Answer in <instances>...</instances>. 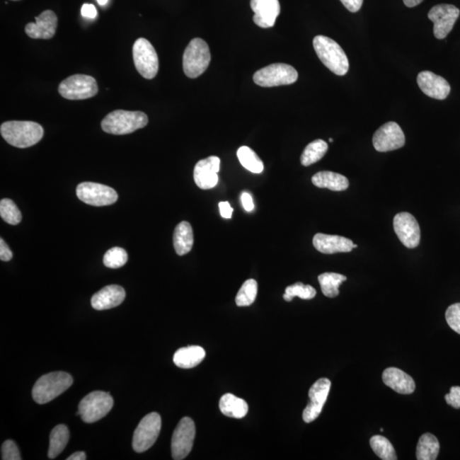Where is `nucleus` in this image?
Wrapping results in <instances>:
<instances>
[{
  "mask_svg": "<svg viewBox=\"0 0 460 460\" xmlns=\"http://www.w3.org/2000/svg\"><path fill=\"white\" fill-rule=\"evenodd\" d=\"M0 132L8 144L19 149L32 147L44 136L43 127L33 121H7L1 125Z\"/></svg>",
  "mask_w": 460,
  "mask_h": 460,
  "instance_id": "f257e3e1",
  "label": "nucleus"
},
{
  "mask_svg": "<svg viewBox=\"0 0 460 460\" xmlns=\"http://www.w3.org/2000/svg\"><path fill=\"white\" fill-rule=\"evenodd\" d=\"M12 258V253L9 246H7L6 241L1 238L0 239V259L4 262L10 261Z\"/></svg>",
  "mask_w": 460,
  "mask_h": 460,
  "instance_id": "79ce46f5",
  "label": "nucleus"
},
{
  "mask_svg": "<svg viewBox=\"0 0 460 460\" xmlns=\"http://www.w3.org/2000/svg\"><path fill=\"white\" fill-rule=\"evenodd\" d=\"M313 245L318 252L324 254L350 253L354 249V243L348 238L325 234H316L313 238Z\"/></svg>",
  "mask_w": 460,
  "mask_h": 460,
  "instance_id": "412c9836",
  "label": "nucleus"
},
{
  "mask_svg": "<svg viewBox=\"0 0 460 460\" xmlns=\"http://www.w3.org/2000/svg\"><path fill=\"white\" fill-rule=\"evenodd\" d=\"M372 449L383 460H396L394 447L387 438L382 436H374L370 439Z\"/></svg>",
  "mask_w": 460,
  "mask_h": 460,
  "instance_id": "473e14b6",
  "label": "nucleus"
},
{
  "mask_svg": "<svg viewBox=\"0 0 460 460\" xmlns=\"http://www.w3.org/2000/svg\"><path fill=\"white\" fill-rule=\"evenodd\" d=\"M125 292L123 287L118 285H110L103 287L91 298V305L97 311H105L119 306L123 303Z\"/></svg>",
  "mask_w": 460,
  "mask_h": 460,
  "instance_id": "5701e85b",
  "label": "nucleus"
},
{
  "mask_svg": "<svg viewBox=\"0 0 460 460\" xmlns=\"http://www.w3.org/2000/svg\"><path fill=\"white\" fill-rule=\"evenodd\" d=\"M220 214L224 219H231L233 208L230 207L228 202L219 203Z\"/></svg>",
  "mask_w": 460,
  "mask_h": 460,
  "instance_id": "a18cd8bd",
  "label": "nucleus"
},
{
  "mask_svg": "<svg viewBox=\"0 0 460 460\" xmlns=\"http://www.w3.org/2000/svg\"><path fill=\"white\" fill-rule=\"evenodd\" d=\"M211 62L210 49L206 41L195 38L188 45L183 57V68L187 77L195 79L206 72Z\"/></svg>",
  "mask_w": 460,
  "mask_h": 460,
  "instance_id": "39448f33",
  "label": "nucleus"
},
{
  "mask_svg": "<svg viewBox=\"0 0 460 460\" xmlns=\"http://www.w3.org/2000/svg\"><path fill=\"white\" fill-rule=\"evenodd\" d=\"M417 82L420 90L430 98L443 100L450 93L451 87L449 82L444 78L430 71H423L420 73L417 77Z\"/></svg>",
  "mask_w": 460,
  "mask_h": 460,
  "instance_id": "aec40b11",
  "label": "nucleus"
},
{
  "mask_svg": "<svg viewBox=\"0 0 460 460\" xmlns=\"http://www.w3.org/2000/svg\"><path fill=\"white\" fill-rule=\"evenodd\" d=\"M73 378L64 372H55L42 376L33 386V398L39 404L56 399L73 384Z\"/></svg>",
  "mask_w": 460,
  "mask_h": 460,
  "instance_id": "20e7f679",
  "label": "nucleus"
},
{
  "mask_svg": "<svg viewBox=\"0 0 460 460\" xmlns=\"http://www.w3.org/2000/svg\"><path fill=\"white\" fill-rule=\"evenodd\" d=\"M133 60L137 72L147 79L156 76L159 71V57L156 49L148 40L139 38L132 48Z\"/></svg>",
  "mask_w": 460,
  "mask_h": 460,
  "instance_id": "1a4fd4ad",
  "label": "nucleus"
},
{
  "mask_svg": "<svg viewBox=\"0 0 460 460\" xmlns=\"http://www.w3.org/2000/svg\"><path fill=\"white\" fill-rule=\"evenodd\" d=\"M219 408L225 416L234 419H242L248 413V405L246 401L229 393L221 397Z\"/></svg>",
  "mask_w": 460,
  "mask_h": 460,
  "instance_id": "bb28decb",
  "label": "nucleus"
},
{
  "mask_svg": "<svg viewBox=\"0 0 460 460\" xmlns=\"http://www.w3.org/2000/svg\"><path fill=\"white\" fill-rule=\"evenodd\" d=\"M251 8L254 12L253 22L262 28L275 26L281 6L279 0H251Z\"/></svg>",
  "mask_w": 460,
  "mask_h": 460,
  "instance_id": "a211bd4d",
  "label": "nucleus"
},
{
  "mask_svg": "<svg viewBox=\"0 0 460 460\" xmlns=\"http://www.w3.org/2000/svg\"><path fill=\"white\" fill-rule=\"evenodd\" d=\"M237 157L239 159L242 166L251 173L259 174L265 169L263 162L258 157V154L252 149L242 146L237 151Z\"/></svg>",
  "mask_w": 460,
  "mask_h": 460,
  "instance_id": "2f4dec72",
  "label": "nucleus"
},
{
  "mask_svg": "<svg viewBox=\"0 0 460 460\" xmlns=\"http://www.w3.org/2000/svg\"><path fill=\"white\" fill-rule=\"evenodd\" d=\"M114 406V399L110 393L93 391L84 397L79 405L77 415H81L86 423H95L105 417Z\"/></svg>",
  "mask_w": 460,
  "mask_h": 460,
  "instance_id": "423d86ee",
  "label": "nucleus"
},
{
  "mask_svg": "<svg viewBox=\"0 0 460 460\" xmlns=\"http://www.w3.org/2000/svg\"><path fill=\"white\" fill-rule=\"evenodd\" d=\"M440 451V444L434 435L425 433L422 435L418 442L416 456L419 460H435L437 459Z\"/></svg>",
  "mask_w": 460,
  "mask_h": 460,
  "instance_id": "cd10ccee",
  "label": "nucleus"
},
{
  "mask_svg": "<svg viewBox=\"0 0 460 460\" xmlns=\"http://www.w3.org/2000/svg\"><path fill=\"white\" fill-rule=\"evenodd\" d=\"M69 440V430L64 425L56 426L50 436L49 459L57 457L64 450Z\"/></svg>",
  "mask_w": 460,
  "mask_h": 460,
  "instance_id": "c85d7f7f",
  "label": "nucleus"
},
{
  "mask_svg": "<svg viewBox=\"0 0 460 460\" xmlns=\"http://www.w3.org/2000/svg\"><path fill=\"white\" fill-rule=\"evenodd\" d=\"M346 280V276L337 273H324L318 276L322 294L328 298H335L338 296V288Z\"/></svg>",
  "mask_w": 460,
  "mask_h": 460,
  "instance_id": "7c9ffc66",
  "label": "nucleus"
},
{
  "mask_svg": "<svg viewBox=\"0 0 460 460\" xmlns=\"http://www.w3.org/2000/svg\"><path fill=\"white\" fill-rule=\"evenodd\" d=\"M128 261L127 251L121 248H113L104 255L103 263L110 269H119Z\"/></svg>",
  "mask_w": 460,
  "mask_h": 460,
  "instance_id": "e433bc0d",
  "label": "nucleus"
},
{
  "mask_svg": "<svg viewBox=\"0 0 460 460\" xmlns=\"http://www.w3.org/2000/svg\"><path fill=\"white\" fill-rule=\"evenodd\" d=\"M447 403L455 409L460 408V387L453 386L450 389L449 394L446 395Z\"/></svg>",
  "mask_w": 460,
  "mask_h": 460,
  "instance_id": "ea45409f",
  "label": "nucleus"
},
{
  "mask_svg": "<svg viewBox=\"0 0 460 460\" xmlns=\"http://www.w3.org/2000/svg\"><path fill=\"white\" fill-rule=\"evenodd\" d=\"M161 430V418L157 413L146 415L133 435L132 447L137 453H144L156 443Z\"/></svg>",
  "mask_w": 460,
  "mask_h": 460,
  "instance_id": "9d476101",
  "label": "nucleus"
},
{
  "mask_svg": "<svg viewBox=\"0 0 460 460\" xmlns=\"http://www.w3.org/2000/svg\"><path fill=\"white\" fill-rule=\"evenodd\" d=\"M98 2L100 6H105L108 2V0H98Z\"/></svg>",
  "mask_w": 460,
  "mask_h": 460,
  "instance_id": "09e8293b",
  "label": "nucleus"
},
{
  "mask_svg": "<svg viewBox=\"0 0 460 460\" xmlns=\"http://www.w3.org/2000/svg\"><path fill=\"white\" fill-rule=\"evenodd\" d=\"M81 15L84 18L94 19L98 16V11L93 5L85 4L81 8Z\"/></svg>",
  "mask_w": 460,
  "mask_h": 460,
  "instance_id": "37998d69",
  "label": "nucleus"
},
{
  "mask_svg": "<svg viewBox=\"0 0 460 460\" xmlns=\"http://www.w3.org/2000/svg\"><path fill=\"white\" fill-rule=\"evenodd\" d=\"M241 202L243 205L245 210L246 212H252L254 209V203L252 198L248 193H243L241 195Z\"/></svg>",
  "mask_w": 460,
  "mask_h": 460,
  "instance_id": "c03bdc74",
  "label": "nucleus"
},
{
  "mask_svg": "<svg viewBox=\"0 0 460 460\" xmlns=\"http://www.w3.org/2000/svg\"><path fill=\"white\" fill-rule=\"evenodd\" d=\"M316 295L315 288L309 285H304L302 282H297L286 288L283 299L287 302H291L295 297H299L301 299L309 300L315 298Z\"/></svg>",
  "mask_w": 460,
  "mask_h": 460,
  "instance_id": "f704fd0d",
  "label": "nucleus"
},
{
  "mask_svg": "<svg viewBox=\"0 0 460 460\" xmlns=\"http://www.w3.org/2000/svg\"><path fill=\"white\" fill-rule=\"evenodd\" d=\"M340 1L347 10L353 13L361 9L363 4V0H340Z\"/></svg>",
  "mask_w": 460,
  "mask_h": 460,
  "instance_id": "a19ab883",
  "label": "nucleus"
},
{
  "mask_svg": "<svg viewBox=\"0 0 460 460\" xmlns=\"http://www.w3.org/2000/svg\"><path fill=\"white\" fill-rule=\"evenodd\" d=\"M312 183L320 189H328L332 191H345L350 185L349 180L345 176L328 171H320L314 175Z\"/></svg>",
  "mask_w": 460,
  "mask_h": 460,
  "instance_id": "b1692460",
  "label": "nucleus"
},
{
  "mask_svg": "<svg viewBox=\"0 0 460 460\" xmlns=\"http://www.w3.org/2000/svg\"><path fill=\"white\" fill-rule=\"evenodd\" d=\"M313 46L322 64L331 72L340 76L348 73V57L335 40L323 35H318L314 38Z\"/></svg>",
  "mask_w": 460,
  "mask_h": 460,
  "instance_id": "f03ea898",
  "label": "nucleus"
},
{
  "mask_svg": "<svg viewBox=\"0 0 460 460\" xmlns=\"http://www.w3.org/2000/svg\"><path fill=\"white\" fill-rule=\"evenodd\" d=\"M328 145L325 141L317 139L311 142L304 149L301 156V164L304 166H309L321 160L327 154Z\"/></svg>",
  "mask_w": 460,
  "mask_h": 460,
  "instance_id": "c756f323",
  "label": "nucleus"
},
{
  "mask_svg": "<svg viewBox=\"0 0 460 460\" xmlns=\"http://www.w3.org/2000/svg\"><path fill=\"white\" fill-rule=\"evenodd\" d=\"M76 194L81 202L94 207L110 206L118 200L114 189L101 183H81L77 187Z\"/></svg>",
  "mask_w": 460,
  "mask_h": 460,
  "instance_id": "9b49d317",
  "label": "nucleus"
},
{
  "mask_svg": "<svg viewBox=\"0 0 460 460\" xmlns=\"http://www.w3.org/2000/svg\"><path fill=\"white\" fill-rule=\"evenodd\" d=\"M258 295V283L253 279H249L243 283L238 292L236 298L237 306H250L254 303Z\"/></svg>",
  "mask_w": 460,
  "mask_h": 460,
  "instance_id": "72a5a7b5",
  "label": "nucleus"
},
{
  "mask_svg": "<svg viewBox=\"0 0 460 460\" xmlns=\"http://www.w3.org/2000/svg\"><path fill=\"white\" fill-rule=\"evenodd\" d=\"M1 459L3 460H21L20 452L13 441L8 440L1 447Z\"/></svg>",
  "mask_w": 460,
  "mask_h": 460,
  "instance_id": "58836bf2",
  "label": "nucleus"
},
{
  "mask_svg": "<svg viewBox=\"0 0 460 460\" xmlns=\"http://www.w3.org/2000/svg\"><path fill=\"white\" fill-rule=\"evenodd\" d=\"M195 437V425L189 417L180 420L171 439V454L175 460L185 459L190 453Z\"/></svg>",
  "mask_w": 460,
  "mask_h": 460,
  "instance_id": "f8f14e48",
  "label": "nucleus"
},
{
  "mask_svg": "<svg viewBox=\"0 0 460 460\" xmlns=\"http://www.w3.org/2000/svg\"><path fill=\"white\" fill-rule=\"evenodd\" d=\"M12 1H19V0H12Z\"/></svg>",
  "mask_w": 460,
  "mask_h": 460,
  "instance_id": "603ef678",
  "label": "nucleus"
},
{
  "mask_svg": "<svg viewBox=\"0 0 460 460\" xmlns=\"http://www.w3.org/2000/svg\"><path fill=\"white\" fill-rule=\"evenodd\" d=\"M405 141L403 130L393 121L380 127L373 137L374 147L379 152L393 151L403 148Z\"/></svg>",
  "mask_w": 460,
  "mask_h": 460,
  "instance_id": "ddd939ff",
  "label": "nucleus"
},
{
  "mask_svg": "<svg viewBox=\"0 0 460 460\" xmlns=\"http://www.w3.org/2000/svg\"><path fill=\"white\" fill-rule=\"evenodd\" d=\"M424 0H403L406 6L409 8L415 7L419 6L420 4L423 2Z\"/></svg>",
  "mask_w": 460,
  "mask_h": 460,
  "instance_id": "de8ad7c7",
  "label": "nucleus"
},
{
  "mask_svg": "<svg viewBox=\"0 0 460 460\" xmlns=\"http://www.w3.org/2000/svg\"><path fill=\"white\" fill-rule=\"evenodd\" d=\"M393 225L396 236L406 248L413 249L419 246L420 228L415 217L412 214L408 212L398 213L394 217Z\"/></svg>",
  "mask_w": 460,
  "mask_h": 460,
  "instance_id": "2eb2a0df",
  "label": "nucleus"
},
{
  "mask_svg": "<svg viewBox=\"0 0 460 460\" xmlns=\"http://www.w3.org/2000/svg\"><path fill=\"white\" fill-rule=\"evenodd\" d=\"M299 74L294 67L286 64H274L257 71L253 81L261 87L291 85L298 81Z\"/></svg>",
  "mask_w": 460,
  "mask_h": 460,
  "instance_id": "0eeeda50",
  "label": "nucleus"
},
{
  "mask_svg": "<svg viewBox=\"0 0 460 460\" xmlns=\"http://www.w3.org/2000/svg\"><path fill=\"white\" fill-rule=\"evenodd\" d=\"M86 459V454L84 452H76L72 455H70L67 460H85Z\"/></svg>",
  "mask_w": 460,
  "mask_h": 460,
  "instance_id": "49530a36",
  "label": "nucleus"
},
{
  "mask_svg": "<svg viewBox=\"0 0 460 460\" xmlns=\"http://www.w3.org/2000/svg\"><path fill=\"white\" fill-rule=\"evenodd\" d=\"M58 91L68 100H84L95 97L98 92V82L86 74H74L60 84Z\"/></svg>",
  "mask_w": 460,
  "mask_h": 460,
  "instance_id": "6e6552de",
  "label": "nucleus"
},
{
  "mask_svg": "<svg viewBox=\"0 0 460 460\" xmlns=\"http://www.w3.org/2000/svg\"><path fill=\"white\" fill-rule=\"evenodd\" d=\"M330 389H331V381L325 378L318 379L309 389V403L303 413V420L305 423H311L320 416L328 399Z\"/></svg>",
  "mask_w": 460,
  "mask_h": 460,
  "instance_id": "dca6fc26",
  "label": "nucleus"
},
{
  "mask_svg": "<svg viewBox=\"0 0 460 460\" xmlns=\"http://www.w3.org/2000/svg\"><path fill=\"white\" fill-rule=\"evenodd\" d=\"M459 10L453 5H437L429 11L428 18L434 23V35L444 39L453 29L459 16Z\"/></svg>",
  "mask_w": 460,
  "mask_h": 460,
  "instance_id": "4468645a",
  "label": "nucleus"
},
{
  "mask_svg": "<svg viewBox=\"0 0 460 460\" xmlns=\"http://www.w3.org/2000/svg\"><path fill=\"white\" fill-rule=\"evenodd\" d=\"M358 248V246L354 244V248Z\"/></svg>",
  "mask_w": 460,
  "mask_h": 460,
  "instance_id": "3c124183",
  "label": "nucleus"
},
{
  "mask_svg": "<svg viewBox=\"0 0 460 460\" xmlns=\"http://www.w3.org/2000/svg\"><path fill=\"white\" fill-rule=\"evenodd\" d=\"M329 142H330V143H333V138H329Z\"/></svg>",
  "mask_w": 460,
  "mask_h": 460,
  "instance_id": "8fccbe9b",
  "label": "nucleus"
},
{
  "mask_svg": "<svg viewBox=\"0 0 460 460\" xmlns=\"http://www.w3.org/2000/svg\"><path fill=\"white\" fill-rule=\"evenodd\" d=\"M382 379L388 387L399 394L410 395L415 391L416 384L413 379L399 368H386L384 371Z\"/></svg>",
  "mask_w": 460,
  "mask_h": 460,
  "instance_id": "4be33fe9",
  "label": "nucleus"
},
{
  "mask_svg": "<svg viewBox=\"0 0 460 460\" xmlns=\"http://www.w3.org/2000/svg\"><path fill=\"white\" fill-rule=\"evenodd\" d=\"M35 23H28L25 32L31 39L51 40L55 35L57 28V16L52 11H45L36 16Z\"/></svg>",
  "mask_w": 460,
  "mask_h": 460,
  "instance_id": "6ab92c4d",
  "label": "nucleus"
},
{
  "mask_svg": "<svg viewBox=\"0 0 460 460\" xmlns=\"http://www.w3.org/2000/svg\"><path fill=\"white\" fill-rule=\"evenodd\" d=\"M220 159L210 156L200 161L195 166L194 180L196 185L202 190H211L219 182Z\"/></svg>",
  "mask_w": 460,
  "mask_h": 460,
  "instance_id": "f3484780",
  "label": "nucleus"
},
{
  "mask_svg": "<svg viewBox=\"0 0 460 460\" xmlns=\"http://www.w3.org/2000/svg\"><path fill=\"white\" fill-rule=\"evenodd\" d=\"M194 245L193 229L188 222L183 221L175 229L173 246L179 256L189 253Z\"/></svg>",
  "mask_w": 460,
  "mask_h": 460,
  "instance_id": "a878e982",
  "label": "nucleus"
},
{
  "mask_svg": "<svg viewBox=\"0 0 460 460\" xmlns=\"http://www.w3.org/2000/svg\"><path fill=\"white\" fill-rule=\"evenodd\" d=\"M446 320L449 327L460 335V303L452 304L447 308Z\"/></svg>",
  "mask_w": 460,
  "mask_h": 460,
  "instance_id": "4c0bfd02",
  "label": "nucleus"
},
{
  "mask_svg": "<svg viewBox=\"0 0 460 460\" xmlns=\"http://www.w3.org/2000/svg\"><path fill=\"white\" fill-rule=\"evenodd\" d=\"M0 216L11 225H18L22 221V213L13 200L10 199H3L0 202Z\"/></svg>",
  "mask_w": 460,
  "mask_h": 460,
  "instance_id": "c9c22d12",
  "label": "nucleus"
},
{
  "mask_svg": "<svg viewBox=\"0 0 460 460\" xmlns=\"http://www.w3.org/2000/svg\"><path fill=\"white\" fill-rule=\"evenodd\" d=\"M149 123L147 115L141 111L115 110L102 121V129L112 135H127Z\"/></svg>",
  "mask_w": 460,
  "mask_h": 460,
  "instance_id": "7ed1b4c3",
  "label": "nucleus"
},
{
  "mask_svg": "<svg viewBox=\"0 0 460 460\" xmlns=\"http://www.w3.org/2000/svg\"><path fill=\"white\" fill-rule=\"evenodd\" d=\"M206 357V351L200 346H188L184 348L179 349L177 352L174 354L173 362L175 365L183 368V369H189L198 366Z\"/></svg>",
  "mask_w": 460,
  "mask_h": 460,
  "instance_id": "393cba45",
  "label": "nucleus"
}]
</instances>
